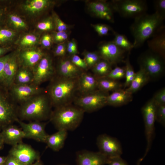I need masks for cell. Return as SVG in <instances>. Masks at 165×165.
Segmentation results:
<instances>
[{
  "instance_id": "obj_1",
  "label": "cell",
  "mask_w": 165,
  "mask_h": 165,
  "mask_svg": "<svg viewBox=\"0 0 165 165\" xmlns=\"http://www.w3.org/2000/svg\"><path fill=\"white\" fill-rule=\"evenodd\" d=\"M134 19L130 27L134 38V48L141 46L146 40L164 28L163 23L165 18L156 12L152 14L146 13Z\"/></svg>"
},
{
  "instance_id": "obj_2",
  "label": "cell",
  "mask_w": 165,
  "mask_h": 165,
  "mask_svg": "<svg viewBox=\"0 0 165 165\" xmlns=\"http://www.w3.org/2000/svg\"><path fill=\"white\" fill-rule=\"evenodd\" d=\"M52 107L45 92L36 95L19 105L17 116L20 120L42 121L49 119Z\"/></svg>"
},
{
  "instance_id": "obj_3",
  "label": "cell",
  "mask_w": 165,
  "mask_h": 165,
  "mask_svg": "<svg viewBox=\"0 0 165 165\" xmlns=\"http://www.w3.org/2000/svg\"><path fill=\"white\" fill-rule=\"evenodd\" d=\"M77 78L56 75L50 81L46 92L54 108L72 104L77 92Z\"/></svg>"
},
{
  "instance_id": "obj_4",
  "label": "cell",
  "mask_w": 165,
  "mask_h": 165,
  "mask_svg": "<svg viewBox=\"0 0 165 165\" xmlns=\"http://www.w3.org/2000/svg\"><path fill=\"white\" fill-rule=\"evenodd\" d=\"M84 112L71 104L55 108L49 119L58 130H73L80 124Z\"/></svg>"
},
{
  "instance_id": "obj_5",
  "label": "cell",
  "mask_w": 165,
  "mask_h": 165,
  "mask_svg": "<svg viewBox=\"0 0 165 165\" xmlns=\"http://www.w3.org/2000/svg\"><path fill=\"white\" fill-rule=\"evenodd\" d=\"M164 60L148 49L139 56L138 62L140 68L145 72L150 79L159 77L163 73L165 70Z\"/></svg>"
},
{
  "instance_id": "obj_6",
  "label": "cell",
  "mask_w": 165,
  "mask_h": 165,
  "mask_svg": "<svg viewBox=\"0 0 165 165\" xmlns=\"http://www.w3.org/2000/svg\"><path fill=\"white\" fill-rule=\"evenodd\" d=\"M18 106L8 90L0 86V129L16 122Z\"/></svg>"
},
{
  "instance_id": "obj_7",
  "label": "cell",
  "mask_w": 165,
  "mask_h": 165,
  "mask_svg": "<svg viewBox=\"0 0 165 165\" xmlns=\"http://www.w3.org/2000/svg\"><path fill=\"white\" fill-rule=\"evenodd\" d=\"M111 3L114 12L124 18H135L147 13L148 9L144 0H113Z\"/></svg>"
},
{
  "instance_id": "obj_8",
  "label": "cell",
  "mask_w": 165,
  "mask_h": 165,
  "mask_svg": "<svg viewBox=\"0 0 165 165\" xmlns=\"http://www.w3.org/2000/svg\"><path fill=\"white\" fill-rule=\"evenodd\" d=\"M109 94L98 90L93 92L75 97L74 105L84 112H91L97 111L107 105V98Z\"/></svg>"
},
{
  "instance_id": "obj_9",
  "label": "cell",
  "mask_w": 165,
  "mask_h": 165,
  "mask_svg": "<svg viewBox=\"0 0 165 165\" xmlns=\"http://www.w3.org/2000/svg\"><path fill=\"white\" fill-rule=\"evenodd\" d=\"M156 107L155 103L151 98L147 102L141 109L147 141L145 152L143 157L141 158L143 160L150 150L154 138Z\"/></svg>"
},
{
  "instance_id": "obj_10",
  "label": "cell",
  "mask_w": 165,
  "mask_h": 165,
  "mask_svg": "<svg viewBox=\"0 0 165 165\" xmlns=\"http://www.w3.org/2000/svg\"><path fill=\"white\" fill-rule=\"evenodd\" d=\"M8 92L13 101L20 105L36 95L46 92V90L33 83L13 84Z\"/></svg>"
},
{
  "instance_id": "obj_11",
  "label": "cell",
  "mask_w": 165,
  "mask_h": 165,
  "mask_svg": "<svg viewBox=\"0 0 165 165\" xmlns=\"http://www.w3.org/2000/svg\"><path fill=\"white\" fill-rule=\"evenodd\" d=\"M32 71L34 76L32 83L38 86L50 81L56 75L52 59L46 54L33 68Z\"/></svg>"
},
{
  "instance_id": "obj_12",
  "label": "cell",
  "mask_w": 165,
  "mask_h": 165,
  "mask_svg": "<svg viewBox=\"0 0 165 165\" xmlns=\"http://www.w3.org/2000/svg\"><path fill=\"white\" fill-rule=\"evenodd\" d=\"M96 143L99 152L109 159L120 157L123 153L122 148L118 140L106 134L99 135Z\"/></svg>"
},
{
  "instance_id": "obj_13",
  "label": "cell",
  "mask_w": 165,
  "mask_h": 165,
  "mask_svg": "<svg viewBox=\"0 0 165 165\" xmlns=\"http://www.w3.org/2000/svg\"><path fill=\"white\" fill-rule=\"evenodd\" d=\"M16 122L19 124L24 132L25 138L45 143L48 135L45 130L46 123L37 121L25 123L19 119Z\"/></svg>"
},
{
  "instance_id": "obj_14",
  "label": "cell",
  "mask_w": 165,
  "mask_h": 165,
  "mask_svg": "<svg viewBox=\"0 0 165 165\" xmlns=\"http://www.w3.org/2000/svg\"><path fill=\"white\" fill-rule=\"evenodd\" d=\"M9 155L14 157L24 165H30L39 159L38 151L30 145L22 142L12 146Z\"/></svg>"
},
{
  "instance_id": "obj_15",
  "label": "cell",
  "mask_w": 165,
  "mask_h": 165,
  "mask_svg": "<svg viewBox=\"0 0 165 165\" xmlns=\"http://www.w3.org/2000/svg\"><path fill=\"white\" fill-rule=\"evenodd\" d=\"M126 52L112 41L101 43L98 52L101 59L107 61L112 65L123 61Z\"/></svg>"
},
{
  "instance_id": "obj_16",
  "label": "cell",
  "mask_w": 165,
  "mask_h": 165,
  "mask_svg": "<svg viewBox=\"0 0 165 165\" xmlns=\"http://www.w3.org/2000/svg\"><path fill=\"white\" fill-rule=\"evenodd\" d=\"M20 67L18 53L9 54L4 67L3 87L8 90L13 84L16 74Z\"/></svg>"
},
{
  "instance_id": "obj_17",
  "label": "cell",
  "mask_w": 165,
  "mask_h": 165,
  "mask_svg": "<svg viewBox=\"0 0 165 165\" xmlns=\"http://www.w3.org/2000/svg\"><path fill=\"white\" fill-rule=\"evenodd\" d=\"M45 54L39 48H25L18 53L20 66L32 70Z\"/></svg>"
},
{
  "instance_id": "obj_18",
  "label": "cell",
  "mask_w": 165,
  "mask_h": 165,
  "mask_svg": "<svg viewBox=\"0 0 165 165\" xmlns=\"http://www.w3.org/2000/svg\"><path fill=\"white\" fill-rule=\"evenodd\" d=\"M109 159L99 151L83 150L76 153L77 165H104L108 164Z\"/></svg>"
},
{
  "instance_id": "obj_19",
  "label": "cell",
  "mask_w": 165,
  "mask_h": 165,
  "mask_svg": "<svg viewBox=\"0 0 165 165\" xmlns=\"http://www.w3.org/2000/svg\"><path fill=\"white\" fill-rule=\"evenodd\" d=\"M90 11L96 17L110 22H114V12L111 2L104 0L92 1L88 5Z\"/></svg>"
},
{
  "instance_id": "obj_20",
  "label": "cell",
  "mask_w": 165,
  "mask_h": 165,
  "mask_svg": "<svg viewBox=\"0 0 165 165\" xmlns=\"http://www.w3.org/2000/svg\"><path fill=\"white\" fill-rule=\"evenodd\" d=\"M56 75L68 78H77L83 72L75 66L69 58L61 57L55 69Z\"/></svg>"
},
{
  "instance_id": "obj_21",
  "label": "cell",
  "mask_w": 165,
  "mask_h": 165,
  "mask_svg": "<svg viewBox=\"0 0 165 165\" xmlns=\"http://www.w3.org/2000/svg\"><path fill=\"white\" fill-rule=\"evenodd\" d=\"M98 90L97 78L86 72H82L77 79V92L80 95L87 94Z\"/></svg>"
},
{
  "instance_id": "obj_22",
  "label": "cell",
  "mask_w": 165,
  "mask_h": 165,
  "mask_svg": "<svg viewBox=\"0 0 165 165\" xmlns=\"http://www.w3.org/2000/svg\"><path fill=\"white\" fill-rule=\"evenodd\" d=\"M1 132L4 144L12 145H16L22 142L25 135L21 129L13 124L2 128Z\"/></svg>"
},
{
  "instance_id": "obj_23",
  "label": "cell",
  "mask_w": 165,
  "mask_h": 165,
  "mask_svg": "<svg viewBox=\"0 0 165 165\" xmlns=\"http://www.w3.org/2000/svg\"><path fill=\"white\" fill-rule=\"evenodd\" d=\"M132 94L121 89L108 94L107 98V105L114 107L122 106L132 100Z\"/></svg>"
},
{
  "instance_id": "obj_24",
  "label": "cell",
  "mask_w": 165,
  "mask_h": 165,
  "mask_svg": "<svg viewBox=\"0 0 165 165\" xmlns=\"http://www.w3.org/2000/svg\"><path fill=\"white\" fill-rule=\"evenodd\" d=\"M149 49L163 59L165 57V28L147 41Z\"/></svg>"
},
{
  "instance_id": "obj_25",
  "label": "cell",
  "mask_w": 165,
  "mask_h": 165,
  "mask_svg": "<svg viewBox=\"0 0 165 165\" xmlns=\"http://www.w3.org/2000/svg\"><path fill=\"white\" fill-rule=\"evenodd\" d=\"M67 131L64 130H58L56 132L48 135L45 143L52 150L58 151L64 146L67 136Z\"/></svg>"
},
{
  "instance_id": "obj_26",
  "label": "cell",
  "mask_w": 165,
  "mask_h": 165,
  "mask_svg": "<svg viewBox=\"0 0 165 165\" xmlns=\"http://www.w3.org/2000/svg\"><path fill=\"white\" fill-rule=\"evenodd\" d=\"M53 4L48 0H31L26 1L23 7L24 10L31 15H36L48 8Z\"/></svg>"
},
{
  "instance_id": "obj_27",
  "label": "cell",
  "mask_w": 165,
  "mask_h": 165,
  "mask_svg": "<svg viewBox=\"0 0 165 165\" xmlns=\"http://www.w3.org/2000/svg\"><path fill=\"white\" fill-rule=\"evenodd\" d=\"M149 80V77L145 72L140 68L136 73L135 77L130 85L125 90L133 94L141 89Z\"/></svg>"
},
{
  "instance_id": "obj_28",
  "label": "cell",
  "mask_w": 165,
  "mask_h": 165,
  "mask_svg": "<svg viewBox=\"0 0 165 165\" xmlns=\"http://www.w3.org/2000/svg\"><path fill=\"white\" fill-rule=\"evenodd\" d=\"M98 90L106 93L112 92L122 89L123 87L118 80H116L106 77L97 78Z\"/></svg>"
},
{
  "instance_id": "obj_29",
  "label": "cell",
  "mask_w": 165,
  "mask_h": 165,
  "mask_svg": "<svg viewBox=\"0 0 165 165\" xmlns=\"http://www.w3.org/2000/svg\"><path fill=\"white\" fill-rule=\"evenodd\" d=\"M32 70L20 66L15 75L13 84H28L33 83Z\"/></svg>"
},
{
  "instance_id": "obj_30",
  "label": "cell",
  "mask_w": 165,
  "mask_h": 165,
  "mask_svg": "<svg viewBox=\"0 0 165 165\" xmlns=\"http://www.w3.org/2000/svg\"><path fill=\"white\" fill-rule=\"evenodd\" d=\"M112 65L101 59L91 68L93 74L97 78L105 77L112 70Z\"/></svg>"
},
{
  "instance_id": "obj_31",
  "label": "cell",
  "mask_w": 165,
  "mask_h": 165,
  "mask_svg": "<svg viewBox=\"0 0 165 165\" xmlns=\"http://www.w3.org/2000/svg\"><path fill=\"white\" fill-rule=\"evenodd\" d=\"M115 36L112 41L118 46L126 52H130L134 48L133 43H131L124 35L114 31Z\"/></svg>"
},
{
  "instance_id": "obj_32",
  "label": "cell",
  "mask_w": 165,
  "mask_h": 165,
  "mask_svg": "<svg viewBox=\"0 0 165 165\" xmlns=\"http://www.w3.org/2000/svg\"><path fill=\"white\" fill-rule=\"evenodd\" d=\"M130 52H128L127 57L125 61V82L123 84L124 89L129 86L134 79L136 73L134 70L130 61L129 56Z\"/></svg>"
},
{
  "instance_id": "obj_33",
  "label": "cell",
  "mask_w": 165,
  "mask_h": 165,
  "mask_svg": "<svg viewBox=\"0 0 165 165\" xmlns=\"http://www.w3.org/2000/svg\"><path fill=\"white\" fill-rule=\"evenodd\" d=\"M83 55L88 69L91 68L101 59L98 52L85 51Z\"/></svg>"
},
{
  "instance_id": "obj_34",
  "label": "cell",
  "mask_w": 165,
  "mask_h": 165,
  "mask_svg": "<svg viewBox=\"0 0 165 165\" xmlns=\"http://www.w3.org/2000/svg\"><path fill=\"white\" fill-rule=\"evenodd\" d=\"M8 21L10 24L15 28L18 30H24L27 27L26 23L19 16L14 14L9 15Z\"/></svg>"
},
{
  "instance_id": "obj_35",
  "label": "cell",
  "mask_w": 165,
  "mask_h": 165,
  "mask_svg": "<svg viewBox=\"0 0 165 165\" xmlns=\"http://www.w3.org/2000/svg\"><path fill=\"white\" fill-rule=\"evenodd\" d=\"M16 32L6 28H0V44L4 45L11 41L16 35Z\"/></svg>"
},
{
  "instance_id": "obj_36",
  "label": "cell",
  "mask_w": 165,
  "mask_h": 165,
  "mask_svg": "<svg viewBox=\"0 0 165 165\" xmlns=\"http://www.w3.org/2000/svg\"><path fill=\"white\" fill-rule=\"evenodd\" d=\"M38 38L35 35L29 34L25 35L20 40L19 44L22 47H28L32 46L38 42Z\"/></svg>"
},
{
  "instance_id": "obj_37",
  "label": "cell",
  "mask_w": 165,
  "mask_h": 165,
  "mask_svg": "<svg viewBox=\"0 0 165 165\" xmlns=\"http://www.w3.org/2000/svg\"><path fill=\"white\" fill-rule=\"evenodd\" d=\"M125 67L116 66L112 69L109 74L105 77L116 80L125 78Z\"/></svg>"
},
{
  "instance_id": "obj_38",
  "label": "cell",
  "mask_w": 165,
  "mask_h": 165,
  "mask_svg": "<svg viewBox=\"0 0 165 165\" xmlns=\"http://www.w3.org/2000/svg\"><path fill=\"white\" fill-rule=\"evenodd\" d=\"M36 27L38 30L45 31H51L55 28L52 18H48L38 23Z\"/></svg>"
},
{
  "instance_id": "obj_39",
  "label": "cell",
  "mask_w": 165,
  "mask_h": 165,
  "mask_svg": "<svg viewBox=\"0 0 165 165\" xmlns=\"http://www.w3.org/2000/svg\"><path fill=\"white\" fill-rule=\"evenodd\" d=\"M53 19L55 28L57 31H67L69 28V26L64 22L55 13L53 14Z\"/></svg>"
},
{
  "instance_id": "obj_40",
  "label": "cell",
  "mask_w": 165,
  "mask_h": 165,
  "mask_svg": "<svg viewBox=\"0 0 165 165\" xmlns=\"http://www.w3.org/2000/svg\"><path fill=\"white\" fill-rule=\"evenodd\" d=\"M72 62L77 67L84 72H86L88 68L84 59L77 54L72 55L69 58Z\"/></svg>"
},
{
  "instance_id": "obj_41",
  "label": "cell",
  "mask_w": 165,
  "mask_h": 165,
  "mask_svg": "<svg viewBox=\"0 0 165 165\" xmlns=\"http://www.w3.org/2000/svg\"><path fill=\"white\" fill-rule=\"evenodd\" d=\"M155 119L164 127H165V105H156Z\"/></svg>"
},
{
  "instance_id": "obj_42",
  "label": "cell",
  "mask_w": 165,
  "mask_h": 165,
  "mask_svg": "<svg viewBox=\"0 0 165 165\" xmlns=\"http://www.w3.org/2000/svg\"><path fill=\"white\" fill-rule=\"evenodd\" d=\"M152 99L156 105H165V89L163 88L154 94Z\"/></svg>"
},
{
  "instance_id": "obj_43",
  "label": "cell",
  "mask_w": 165,
  "mask_h": 165,
  "mask_svg": "<svg viewBox=\"0 0 165 165\" xmlns=\"http://www.w3.org/2000/svg\"><path fill=\"white\" fill-rule=\"evenodd\" d=\"M91 26L100 36L107 35L109 31L112 30V28L105 24H93Z\"/></svg>"
},
{
  "instance_id": "obj_44",
  "label": "cell",
  "mask_w": 165,
  "mask_h": 165,
  "mask_svg": "<svg viewBox=\"0 0 165 165\" xmlns=\"http://www.w3.org/2000/svg\"><path fill=\"white\" fill-rule=\"evenodd\" d=\"M68 31H57L55 32L52 36L53 41L58 44L65 42L69 37Z\"/></svg>"
},
{
  "instance_id": "obj_45",
  "label": "cell",
  "mask_w": 165,
  "mask_h": 165,
  "mask_svg": "<svg viewBox=\"0 0 165 165\" xmlns=\"http://www.w3.org/2000/svg\"><path fill=\"white\" fill-rule=\"evenodd\" d=\"M154 6L155 12L165 18V0H154Z\"/></svg>"
},
{
  "instance_id": "obj_46",
  "label": "cell",
  "mask_w": 165,
  "mask_h": 165,
  "mask_svg": "<svg viewBox=\"0 0 165 165\" xmlns=\"http://www.w3.org/2000/svg\"><path fill=\"white\" fill-rule=\"evenodd\" d=\"M67 43L65 42L58 44L55 48L53 54L56 57H64L67 52Z\"/></svg>"
},
{
  "instance_id": "obj_47",
  "label": "cell",
  "mask_w": 165,
  "mask_h": 165,
  "mask_svg": "<svg viewBox=\"0 0 165 165\" xmlns=\"http://www.w3.org/2000/svg\"><path fill=\"white\" fill-rule=\"evenodd\" d=\"M66 49L67 52L71 56L77 54L78 53L77 43L74 39L67 43Z\"/></svg>"
},
{
  "instance_id": "obj_48",
  "label": "cell",
  "mask_w": 165,
  "mask_h": 165,
  "mask_svg": "<svg viewBox=\"0 0 165 165\" xmlns=\"http://www.w3.org/2000/svg\"><path fill=\"white\" fill-rule=\"evenodd\" d=\"M9 55V54L0 57V86L2 87H3L4 81L3 72L5 62Z\"/></svg>"
},
{
  "instance_id": "obj_49",
  "label": "cell",
  "mask_w": 165,
  "mask_h": 165,
  "mask_svg": "<svg viewBox=\"0 0 165 165\" xmlns=\"http://www.w3.org/2000/svg\"><path fill=\"white\" fill-rule=\"evenodd\" d=\"M53 41L52 36L48 33L44 34L42 37L41 39L42 45L46 48L50 47L52 45Z\"/></svg>"
},
{
  "instance_id": "obj_50",
  "label": "cell",
  "mask_w": 165,
  "mask_h": 165,
  "mask_svg": "<svg viewBox=\"0 0 165 165\" xmlns=\"http://www.w3.org/2000/svg\"><path fill=\"white\" fill-rule=\"evenodd\" d=\"M107 164L108 165H129L120 156L109 159Z\"/></svg>"
},
{
  "instance_id": "obj_51",
  "label": "cell",
  "mask_w": 165,
  "mask_h": 165,
  "mask_svg": "<svg viewBox=\"0 0 165 165\" xmlns=\"http://www.w3.org/2000/svg\"><path fill=\"white\" fill-rule=\"evenodd\" d=\"M6 165H24L14 157L9 155L5 163Z\"/></svg>"
},
{
  "instance_id": "obj_52",
  "label": "cell",
  "mask_w": 165,
  "mask_h": 165,
  "mask_svg": "<svg viewBox=\"0 0 165 165\" xmlns=\"http://www.w3.org/2000/svg\"><path fill=\"white\" fill-rule=\"evenodd\" d=\"M9 47H0V57L6 55L5 54L10 50Z\"/></svg>"
},
{
  "instance_id": "obj_53",
  "label": "cell",
  "mask_w": 165,
  "mask_h": 165,
  "mask_svg": "<svg viewBox=\"0 0 165 165\" xmlns=\"http://www.w3.org/2000/svg\"><path fill=\"white\" fill-rule=\"evenodd\" d=\"M5 13V10L4 8H0V22L2 21Z\"/></svg>"
},
{
  "instance_id": "obj_54",
  "label": "cell",
  "mask_w": 165,
  "mask_h": 165,
  "mask_svg": "<svg viewBox=\"0 0 165 165\" xmlns=\"http://www.w3.org/2000/svg\"><path fill=\"white\" fill-rule=\"evenodd\" d=\"M4 144V143L3 140L1 132H0V150H1L3 148Z\"/></svg>"
},
{
  "instance_id": "obj_55",
  "label": "cell",
  "mask_w": 165,
  "mask_h": 165,
  "mask_svg": "<svg viewBox=\"0 0 165 165\" xmlns=\"http://www.w3.org/2000/svg\"><path fill=\"white\" fill-rule=\"evenodd\" d=\"M6 157L0 156V165L4 163L6 160Z\"/></svg>"
},
{
  "instance_id": "obj_56",
  "label": "cell",
  "mask_w": 165,
  "mask_h": 165,
  "mask_svg": "<svg viewBox=\"0 0 165 165\" xmlns=\"http://www.w3.org/2000/svg\"><path fill=\"white\" fill-rule=\"evenodd\" d=\"M30 165H43L39 159L37 160Z\"/></svg>"
},
{
  "instance_id": "obj_57",
  "label": "cell",
  "mask_w": 165,
  "mask_h": 165,
  "mask_svg": "<svg viewBox=\"0 0 165 165\" xmlns=\"http://www.w3.org/2000/svg\"><path fill=\"white\" fill-rule=\"evenodd\" d=\"M142 160V159L141 158L139 159L137 161V165H140L141 162Z\"/></svg>"
},
{
  "instance_id": "obj_58",
  "label": "cell",
  "mask_w": 165,
  "mask_h": 165,
  "mask_svg": "<svg viewBox=\"0 0 165 165\" xmlns=\"http://www.w3.org/2000/svg\"><path fill=\"white\" fill-rule=\"evenodd\" d=\"M1 165H5V163H3V164Z\"/></svg>"
}]
</instances>
